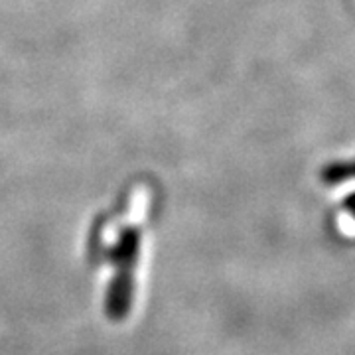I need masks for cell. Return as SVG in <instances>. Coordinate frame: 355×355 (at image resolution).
<instances>
[{
    "mask_svg": "<svg viewBox=\"0 0 355 355\" xmlns=\"http://www.w3.org/2000/svg\"><path fill=\"white\" fill-rule=\"evenodd\" d=\"M140 251V231L137 227H127L119 241L114 243L113 263L116 266V279L132 280V268L137 265Z\"/></svg>",
    "mask_w": 355,
    "mask_h": 355,
    "instance_id": "6da1fadb",
    "label": "cell"
},
{
    "mask_svg": "<svg viewBox=\"0 0 355 355\" xmlns=\"http://www.w3.org/2000/svg\"><path fill=\"white\" fill-rule=\"evenodd\" d=\"M320 180L326 186H342L349 180H355V158L326 164L320 172Z\"/></svg>",
    "mask_w": 355,
    "mask_h": 355,
    "instance_id": "7a4b0ae2",
    "label": "cell"
},
{
    "mask_svg": "<svg viewBox=\"0 0 355 355\" xmlns=\"http://www.w3.org/2000/svg\"><path fill=\"white\" fill-rule=\"evenodd\" d=\"M342 205H343V211L355 219V191H352V193H347V196H345V200H343Z\"/></svg>",
    "mask_w": 355,
    "mask_h": 355,
    "instance_id": "3957f363",
    "label": "cell"
}]
</instances>
